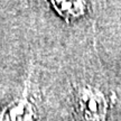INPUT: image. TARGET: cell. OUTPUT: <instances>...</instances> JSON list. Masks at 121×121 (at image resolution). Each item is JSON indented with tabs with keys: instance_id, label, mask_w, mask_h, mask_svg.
Returning <instances> with one entry per match:
<instances>
[{
	"instance_id": "cell-3",
	"label": "cell",
	"mask_w": 121,
	"mask_h": 121,
	"mask_svg": "<svg viewBox=\"0 0 121 121\" xmlns=\"http://www.w3.org/2000/svg\"><path fill=\"white\" fill-rule=\"evenodd\" d=\"M51 4L56 13L66 20V22L81 17L84 15L86 9V4L83 1H52Z\"/></svg>"
},
{
	"instance_id": "cell-1",
	"label": "cell",
	"mask_w": 121,
	"mask_h": 121,
	"mask_svg": "<svg viewBox=\"0 0 121 121\" xmlns=\"http://www.w3.org/2000/svg\"><path fill=\"white\" fill-rule=\"evenodd\" d=\"M74 118L76 121H107L110 110V98L90 84L74 86Z\"/></svg>"
},
{
	"instance_id": "cell-2",
	"label": "cell",
	"mask_w": 121,
	"mask_h": 121,
	"mask_svg": "<svg viewBox=\"0 0 121 121\" xmlns=\"http://www.w3.org/2000/svg\"><path fill=\"white\" fill-rule=\"evenodd\" d=\"M37 109L31 95L30 74L28 75L22 96L11 101L0 112V121H35Z\"/></svg>"
}]
</instances>
